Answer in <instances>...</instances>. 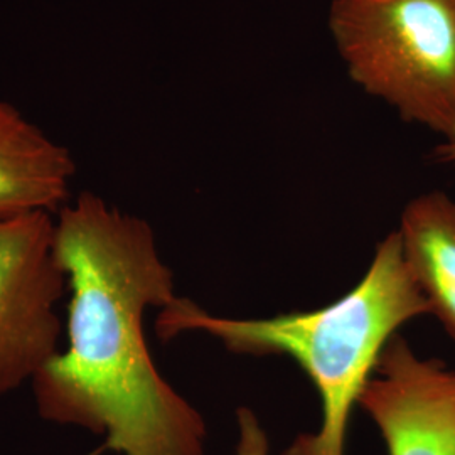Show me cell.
<instances>
[{
	"label": "cell",
	"mask_w": 455,
	"mask_h": 455,
	"mask_svg": "<svg viewBox=\"0 0 455 455\" xmlns=\"http://www.w3.org/2000/svg\"><path fill=\"white\" fill-rule=\"evenodd\" d=\"M68 275L66 346L31 383L43 420L80 427L118 455H206L203 415L159 373L144 317L176 297L146 220L83 191L54 214Z\"/></svg>",
	"instance_id": "6da1fadb"
},
{
	"label": "cell",
	"mask_w": 455,
	"mask_h": 455,
	"mask_svg": "<svg viewBox=\"0 0 455 455\" xmlns=\"http://www.w3.org/2000/svg\"><path fill=\"white\" fill-rule=\"evenodd\" d=\"M428 314L395 229L376 246L358 285L323 309L236 319L178 295L159 310L156 332L161 341L201 332L235 355L295 359L321 396L323 423L315 434L297 435L282 455H344L347 423L381 351L402 325Z\"/></svg>",
	"instance_id": "7a4b0ae2"
},
{
	"label": "cell",
	"mask_w": 455,
	"mask_h": 455,
	"mask_svg": "<svg viewBox=\"0 0 455 455\" xmlns=\"http://www.w3.org/2000/svg\"><path fill=\"white\" fill-rule=\"evenodd\" d=\"M327 28L351 82L455 144V0H332Z\"/></svg>",
	"instance_id": "3957f363"
},
{
	"label": "cell",
	"mask_w": 455,
	"mask_h": 455,
	"mask_svg": "<svg viewBox=\"0 0 455 455\" xmlns=\"http://www.w3.org/2000/svg\"><path fill=\"white\" fill-rule=\"evenodd\" d=\"M66 292L54 214L0 221V396L31 385L60 353Z\"/></svg>",
	"instance_id": "277c9868"
},
{
	"label": "cell",
	"mask_w": 455,
	"mask_h": 455,
	"mask_svg": "<svg viewBox=\"0 0 455 455\" xmlns=\"http://www.w3.org/2000/svg\"><path fill=\"white\" fill-rule=\"evenodd\" d=\"M388 455H455V370L395 334L359 398Z\"/></svg>",
	"instance_id": "5b68a950"
},
{
	"label": "cell",
	"mask_w": 455,
	"mask_h": 455,
	"mask_svg": "<svg viewBox=\"0 0 455 455\" xmlns=\"http://www.w3.org/2000/svg\"><path fill=\"white\" fill-rule=\"evenodd\" d=\"M75 176L69 148L0 100V221L56 214L71 199Z\"/></svg>",
	"instance_id": "8992f818"
},
{
	"label": "cell",
	"mask_w": 455,
	"mask_h": 455,
	"mask_svg": "<svg viewBox=\"0 0 455 455\" xmlns=\"http://www.w3.org/2000/svg\"><path fill=\"white\" fill-rule=\"evenodd\" d=\"M398 233L430 314L455 341V199L442 191L413 197Z\"/></svg>",
	"instance_id": "52a82bcc"
},
{
	"label": "cell",
	"mask_w": 455,
	"mask_h": 455,
	"mask_svg": "<svg viewBox=\"0 0 455 455\" xmlns=\"http://www.w3.org/2000/svg\"><path fill=\"white\" fill-rule=\"evenodd\" d=\"M236 420L240 428L236 455H268V437L253 410L238 408Z\"/></svg>",
	"instance_id": "ba28073f"
},
{
	"label": "cell",
	"mask_w": 455,
	"mask_h": 455,
	"mask_svg": "<svg viewBox=\"0 0 455 455\" xmlns=\"http://www.w3.org/2000/svg\"><path fill=\"white\" fill-rule=\"evenodd\" d=\"M434 159L440 164H454L455 165V144H439L434 148Z\"/></svg>",
	"instance_id": "9c48e42d"
}]
</instances>
